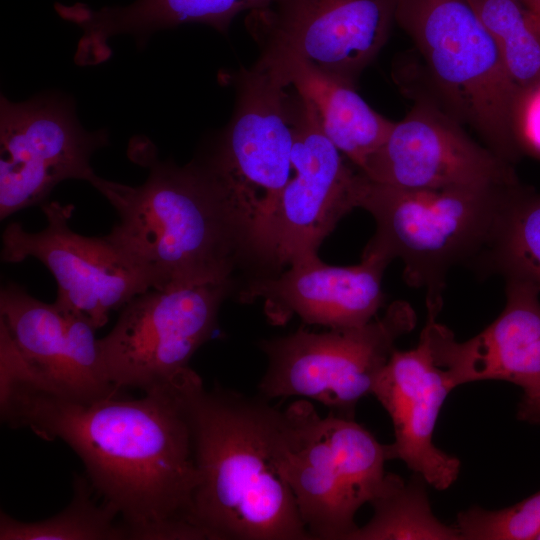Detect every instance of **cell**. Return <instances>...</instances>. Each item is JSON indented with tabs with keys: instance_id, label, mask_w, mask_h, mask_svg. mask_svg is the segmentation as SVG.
Segmentation results:
<instances>
[{
	"instance_id": "6da1fadb",
	"label": "cell",
	"mask_w": 540,
	"mask_h": 540,
	"mask_svg": "<svg viewBox=\"0 0 540 540\" xmlns=\"http://www.w3.org/2000/svg\"><path fill=\"white\" fill-rule=\"evenodd\" d=\"M188 368L140 398L81 402L26 385L0 395L2 419L79 456L102 500L115 506L130 540H206L192 517L198 483Z\"/></svg>"
},
{
	"instance_id": "7a4b0ae2",
	"label": "cell",
	"mask_w": 540,
	"mask_h": 540,
	"mask_svg": "<svg viewBox=\"0 0 540 540\" xmlns=\"http://www.w3.org/2000/svg\"><path fill=\"white\" fill-rule=\"evenodd\" d=\"M198 483L192 517L206 540H312L277 465L284 411L261 396L189 387Z\"/></svg>"
},
{
	"instance_id": "3957f363",
	"label": "cell",
	"mask_w": 540,
	"mask_h": 540,
	"mask_svg": "<svg viewBox=\"0 0 540 540\" xmlns=\"http://www.w3.org/2000/svg\"><path fill=\"white\" fill-rule=\"evenodd\" d=\"M129 154L149 169L142 184L99 176L90 183L119 216L108 239L143 270L152 288L231 279L240 251L203 166L161 161L140 138L131 142Z\"/></svg>"
},
{
	"instance_id": "277c9868",
	"label": "cell",
	"mask_w": 540,
	"mask_h": 540,
	"mask_svg": "<svg viewBox=\"0 0 540 540\" xmlns=\"http://www.w3.org/2000/svg\"><path fill=\"white\" fill-rule=\"evenodd\" d=\"M520 185L404 188L362 173L357 207L376 222L367 245L401 259L405 281L426 290L427 309L441 311L447 272L476 264Z\"/></svg>"
},
{
	"instance_id": "5b68a950",
	"label": "cell",
	"mask_w": 540,
	"mask_h": 540,
	"mask_svg": "<svg viewBox=\"0 0 540 540\" xmlns=\"http://www.w3.org/2000/svg\"><path fill=\"white\" fill-rule=\"evenodd\" d=\"M395 22L421 56L439 103L495 154L522 155L515 113L520 89L467 0H398Z\"/></svg>"
},
{
	"instance_id": "8992f818",
	"label": "cell",
	"mask_w": 540,
	"mask_h": 540,
	"mask_svg": "<svg viewBox=\"0 0 540 540\" xmlns=\"http://www.w3.org/2000/svg\"><path fill=\"white\" fill-rule=\"evenodd\" d=\"M416 314L409 303L395 301L380 318L351 328L316 333L299 328L263 340L267 369L258 384L266 400L300 396L317 401L331 414L353 419L358 402L368 394L396 349L411 332Z\"/></svg>"
},
{
	"instance_id": "52a82bcc",
	"label": "cell",
	"mask_w": 540,
	"mask_h": 540,
	"mask_svg": "<svg viewBox=\"0 0 540 540\" xmlns=\"http://www.w3.org/2000/svg\"><path fill=\"white\" fill-rule=\"evenodd\" d=\"M231 279L150 288L131 299L99 339L110 382L146 392L172 381L212 335Z\"/></svg>"
},
{
	"instance_id": "ba28073f",
	"label": "cell",
	"mask_w": 540,
	"mask_h": 540,
	"mask_svg": "<svg viewBox=\"0 0 540 540\" xmlns=\"http://www.w3.org/2000/svg\"><path fill=\"white\" fill-rule=\"evenodd\" d=\"M108 144L106 130L87 131L73 101L58 93L22 102L0 100V217L44 201L68 179L97 176L93 153Z\"/></svg>"
},
{
	"instance_id": "9c48e42d",
	"label": "cell",
	"mask_w": 540,
	"mask_h": 540,
	"mask_svg": "<svg viewBox=\"0 0 540 540\" xmlns=\"http://www.w3.org/2000/svg\"><path fill=\"white\" fill-rule=\"evenodd\" d=\"M398 0H274L246 26L260 55L297 56L356 87L388 40Z\"/></svg>"
},
{
	"instance_id": "30bf717a",
	"label": "cell",
	"mask_w": 540,
	"mask_h": 540,
	"mask_svg": "<svg viewBox=\"0 0 540 540\" xmlns=\"http://www.w3.org/2000/svg\"><path fill=\"white\" fill-rule=\"evenodd\" d=\"M73 208L56 201L43 204L47 225L39 232L10 223L2 235L1 259L16 263L32 257L42 262L57 282L55 302L84 316L97 330L112 311L122 309L152 283L107 236L74 232L69 224Z\"/></svg>"
},
{
	"instance_id": "8fae6325",
	"label": "cell",
	"mask_w": 540,
	"mask_h": 540,
	"mask_svg": "<svg viewBox=\"0 0 540 540\" xmlns=\"http://www.w3.org/2000/svg\"><path fill=\"white\" fill-rule=\"evenodd\" d=\"M295 175L272 216L265 262L283 268L317 253L339 220L357 207L362 172L350 165L323 132L312 104L292 95Z\"/></svg>"
},
{
	"instance_id": "7c38bea8",
	"label": "cell",
	"mask_w": 540,
	"mask_h": 540,
	"mask_svg": "<svg viewBox=\"0 0 540 540\" xmlns=\"http://www.w3.org/2000/svg\"><path fill=\"white\" fill-rule=\"evenodd\" d=\"M412 95L411 109L360 170L366 177L404 188L520 184L513 164L472 139L438 101Z\"/></svg>"
},
{
	"instance_id": "4fadbf2b",
	"label": "cell",
	"mask_w": 540,
	"mask_h": 540,
	"mask_svg": "<svg viewBox=\"0 0 540 540\" xmlns=\"http://www.w3.org/2000/svg\"><path fill=\"white\" fill-rule=\"evenodd\" d=\"M0 327L45 391L81 402L117 394L106 373L96 329L81 314L40 301L10 283L0 292Z\"/></svg>"
},
{
	"instance_id": "5bb4252c",
	"label": "cell",
	"mask_w": 540,
	"mask_h": 540,
	"mask_svg": "<svg viewBox=\"0 0 540 540\" xmlns=\"http://www.w3.org/2000/svg\"><path fill=\"white\" fill-rule=\"evenodd\" d=\"M391 261L368 245L361 262L348 267L330 266L317 253L307 254L278 276L251 282L240 300L262 299L273 325H284L297 315L307 324L330 329L363 326L383 304L382 278Z\"/></svg>"
},
{
	"instance_id": "9a60e30c",
	"label": "cell",
	"mask_w": 540,
	"mask_h": 540,
	"mask_svg": "<svg viewBox=\"0 0 540 540\" xmlns=\"http://www.w3.org/2000/svg\"><path fill=\"white\" fill-rule=\"evenodd\" d=\"M506 303L484 330L460 342L437 321L440 312L427 310L422 329L437 364L454 388L482 380H502L522 388L523 394L540 390V285L508 278Z\"/></svg>"
},
{
	"instance_id": "2e32d148",
	"label": "cell",
	"mask_w": 540,
	"mask_h": 540,
	"mask_svg": "<svg viewBox=\"0 0 540 540\" xmlns=\"http://www.w3.org/2000/svg\"><path fill=\"white\" fill-rule=\"evenodd\" d=\"M453 389L422 330L416 347L393 351L372 390L394 429L389 460L403 461L437 490L448 489L460 473L459 459L433 442L441 407Z\"/></svg>"
},
{
	"instance_id": "e0dca14e",
	"label": "cell",
	"mask_w": 540,
	"mask_h": 540,
	"mask_svg": "<svg viewBox=\"0 0 540 540\" xmlns=\"http://www.w3.org/2000/svg\"><path fill=\"white\" fill-rule=\"evenodd\" d=\"M277 465L312 539L349 540L363 505L330 436L326 417L307 400L284 410Z\"/></svg>"
},
{
	"instance_id": "ac0fdd59",
	"label": "cell",
	"mask_w": 540,
	"mask_h": 540,
	"mask_svg": "<svg viewBox=\"0 0 540 540\" xmlns=\"http://www.w3.org/2000/svg\"><path fill=\"white\" fill-rule=\"evenodd\" d=\"M274 0H136L126 6L95 10L83 3L55 9L65 20L83 31L78 42L75 62L94 65L111 55L108 40L116 35L133 36L139 47L157 31L181 24L200 23L226 33L233 19L244 11L270 5Z\"/></svg>"
},
{
	"instance_id": "d6986e66",
	"label": "cell",
	"mask_w": 540,
	"mask_h": 540,
	"mask_svg": "<svg viewBox=\"0 0 540 540\" xmlns=\"http://www.w3.org/2000/svg\"><path fill=\"white\" fill-rule=\"evenodd\" d=\"M257 61L312 104L325 135L359 170L389 136L395 122L368 105L355 86L297 56L260 55Z\"/></svg>"
},
{
	"instance_id": "ffe728a7",
	"label": "cell",
	"mask_w": 540,
	"mask_h": 540,
	"mask_svg": "<svg viewBox=\"0 0 540 540\" xmlns=\"http://www.w3.org/2000/svg\"><path fill=\"white\" fill-rule=\"evenodd\" d=\"M424 484L415 473L408 482L388 473L382 490L370 502L373 516L349 540H462L455 525L435 517Z\"/></svg>"
},
{
	"instance_id": "44dd1931",
	"label": "cell",
	"mask_w": 540,
	"mask_h": 540,
	"mask_svg": "<svg viewBox=\"0 0 540 540\" xmlns=\"http://www.w3.org/2000/svg\"><path fill=\"white\" fill-rule=\"evenodd\" d=\"M89 479L75 474L69 504L54 516L35 522L0 513V540H130L115 506L98 503Z\"/></svg>"
},
{
	"instance_id": "7402d4cb",
	"label": "cell",
	"mask_w": 540,
	"mask_h": 540,
	"mask_svg": "<svg viewBox=\"0 0 540 540\" xmlns=\"http://www.w3.org/2000/svg\"><path fill=\"white\" fill-rule=\"evenodd\" d=\"M540 285V193L519 186L502 212L496 232L474 266Z\"/></svg>"
},
{
	"instance_id": "603a6c76",
	"label": "cell",
	"mask_w": 540,
	"mask_h": 540,
	"mask_svg": "<svg viewBox=\"0 0 540 540\" xmlns=\"http://www.w3.org/2000/svg\"><path fill=\"white\" fill-rule=\"evenodd\" d=\"M521 90L540 84V26L521 0H467Z\"/></svg>"
},
{
	"instance_id": "cb8c5ba5",
	"label": "cell",
	"mask_w": 540,
	"mask_h": 540,
	"mask_svg": "<svg viewBox=\"0 0 540 540\" xmlns=\"http://www.w3.org/2000/svg\"><path fill=\"white\" fill-rule=\"evenodd\" d=\"M455 527L463 540H537L540 535V490L499 510L472 506L458 513Z\"/></svg>"
},
{
	"instance_id": "d4e9b609",
	"label": "cell",
	"mask_w": 540,
	"mask_h": 540,
	"mask_svg": "<svg viewBox=\"0 0 540 540\" xmlns=\"http://www.w3.org/2000/svg\"><path fill=\"white\" fill-rule=\"evenodd\" d=\"M520 150L540 157V84L521 90L515 113Z\"/></svg>"
},
{
	"instance_id": "484cf974",
	"label": "cell",
	"mask_w": 540,
	"mask_h": 540,
	"mask_svg": "<svg viewBox=\"0 0 540 540\" xmlns=\"http://www.w3.org/2000/svg\"><path fill=\"white\" fill-rule=\"evenodd\" d=\"M517 418L529 424L540 425V390L523 394L518 404Z\"/></svg>"
},
{
	"instance_id": "4316f807",
	"label": "cell",
	"mask_w": 540,
	"mask_h": 540,
	"mask_svg": "<svg viewBox=\"0 0 540 540\" xmlns=\"http://www.w3.org/2000/svg\"><path fill=\"white\" fill-rule=\"evenodd\" d=\"M540 26V0H521Z\"/></svg>"
}]
</instances>
